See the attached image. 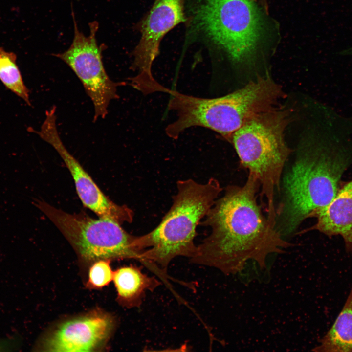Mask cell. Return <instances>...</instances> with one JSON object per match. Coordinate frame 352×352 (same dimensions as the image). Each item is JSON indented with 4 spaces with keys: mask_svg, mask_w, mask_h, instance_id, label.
<instances>
[{
    "mask_svg": "<svg viewBox=\"0 0 352 352\" xmlns=\"http://www.w3.org/2000/svg\"><path fill=\"white\" fill-rule=\"evenodd\" d=\"M260 183L248 173L242 186L228 185L200 222L210 233L198 245L192 263L215 268L225 275L242 271L248 261L266 268L270 254L285 253L293 244L263 214Z\"/></svg>",
    "mask_w": 352,
    "mask_h": 352,
    "instance_id": "1",
    "label": "cell"
},
{
    "mask_svg": "<svg viewBox=\"0 0 352 352\" xmlns=\"http://www.w3.org/2000/svg\"><path fill=\"white\" fill-rule=\"evenodd\" d=\"M300 149L283 177V198L276 208V227L283 237L330 202L352 165V135L339 128L327 127Z\"/></svg>",
    "mask_w": 352,
    "mask_h": 352,
    "instance_id": "2",
    "label": "cell"
},
{
    "mask_svg": "<svg viewBox=\"0 0 352 352\" xmlns=\"http://www.w3.org/2000/svg\"><path fill=\"white\" fill-rule=\"evenodd\" d=\"M169 93V109L176 116L166 128L169 137L176 139L186 129L198 126L213 130L228 141L253 117L277 108L284 94L281 87L266 75L217 98H200L174 91Z\"/></svg>",
    "mask_w": 352,
    "mask_h": 352,
    "instance_id": "3",
    "label": "cell"
},
{
    "mask_svg": "<svg viewBox=\"0 0 352 352\" xmlns=\"http://www.w3.org/2000/svg\"><path fill=\"white\" fill-rule=\"evenodd\" d=\"M169 211L153 230L139 236L144 251V266L154 273L159 267L166 271L178 256L194 257L197 227L223 190L219 181L210 178L204 183L192 179L178 180Z\"/></svg>",
    "mask_w": 352,
    "mask_h": 352,
    "instance_id": "4",
    "label": "cell"
},
{
    "mask_svg": "<svg viewBox=\"0 0 352 352\" xmlns=\"http://www.w3.org/2000/svg\"><path fill=\"white\" fill-rule=\"evenodd\" d=\"M291 117V110L286 108L262 112L245 122L229 140L241 165L258 180L261 204L273 222L276 218L275 193L280 189L282 172L291 152L285 140Z\"/></svg>",
    "mask_w": 352,
    "mask_h": 352,
    "instance_id": "5",
    "label": "cell"
},
{
    "mask_svg": "<svg viewBox=\"0 0 352 352\" xmlns=\"http://www.w3.org/2000/svg\"><path fill=\"white\" fill-rule=\"evenodd\" d=\"M194 30L233 63L254 59L263 34L256 0H202L193 12Z\"/></svg>",
    "mask_w": 352,
    "mask_h": 352,
    "instance_id": "6",
    "label": "cell"
},
{
    "mask_svg": "<svg viewBox=\"0 0 352 352\" xmlns=\"http://www.w3.org/2000/svg\"><path fill=\"white\" fill-rule=\"evenodd\" d=\"M36 205L59 229L83 261L132 259L144 264L139 236L126 232L118 221L70 214L44 201H38Z\"/></svg>",
    "mask_w": 352,
    "mask_h": 352,
    "instance_id": "7",
    "label": "cell"
},
{
    "mask_svg": "<svg viewBox=\"0 0 352 352\" xmlns=\"http://www.w3.org/2000/svg\"><path fill=\"white\" fill-rule=\"evenodd\" d=\"M72 16L74 24L72 42L65 51L52 55L67 65L81 81L92 102L95 122L106 116L110 102L119 98L117 87L125 83L112 81L105 69L102 52L105 46L104 44L98 45L96 38L98 22L94 21L89 23L90 32L85 36L78 28L72 8Z\"/></svg>",
    "mask_w": 352,
    "mask_h": 352,
    "instance_id": "8",
    "label": "cell"
},
{
    "mask_svg": "<svg viewBox=\"0 0 352 352\" xmlns=\"http://www.w3.org/2000/svg\"><path fill=\"white\" fill-rule=\"evenodd\" d=\"M185 0H155L140 23L141 38L133 52L132 67L138 74L130 85L144 94L161 91L163 87L154 79L152 67L159 54L160 42L171 29L187 19Z\"/></svg>",
    "mask_w": 352,
    "mask_h": 352,
    "instance_id": "9",
    "label": "cell"
},
{
    "mask_svg": "<svg viewBox=\"0 0 352 352\" xmlns=\"http://www.w3.org/2000/svg\"><path fill=\"white\" fill-rule=\"evenodd\" d=\"M56 111V106L47 110L40 130L35 132L51 145L64 161L83 204L100 217L110 218L120 223L132 222L133 211L126 205H119L107 198L66 148L57 130Z\"/></svg>",
    "mask_w": 352,
    "mask_h": 352,
    "instance_id": "10",
    "label": "cell"
},
{
    "mask_svg": "<svg viewBox=\"0 0 352 352\" xmlns=\"http://www.w3.org/2000/svg\"><path fill=\"white\" fill-rule=\"evenodd\" d=\"M114 326L110 314L93 310L60 323L36 348L51 352L92 351L106 343Z\"/></svg>",
    "mask_w": 352,
    "mask_h": 352,
    "instance_id": "11",
    "label": "cell"
},
{
    "mask_svg": "<svg viewBox=\"0 0 352 352\" xmlns=\"http://www.w3.org/2000/svg\"><path fill=\"white\" fill-rule=\"evenodd\" d=\"M312 217L317 222L309 230H317L329 236L340 235L346 250L352 251V179L339 188L334 198Z\"/></svg>",
    "mask_w": 352,
    "mask_h": 352,
    "instance_id": "12",
    "label": "cell"
},
{
    "mask_svg": "<svg viewBox=\"0 0 352 352\" xmlns=\"http://www.w3.org/2000/svg\"><path fill=\"white\" fill-rule=\"evenodd\" d=\"M113 280L118 301L127 308L140 307L147 292L153 291L161 285L157 279L145 274L133 264L116 269Z\"/></svg>",
    "mask_w": 352,
    "mask_h": 352,
    "instance_id": "13",
    "label": "cell"
},
{
    "mask_svg": "<svg viewBox=\"0 0 352 352\" xmlns=\"http://www.w3.org/2000/svg\"><path fill=\"white\" fill-rule=\"evenodd\" d=\"M314 352H352V286L345 303L333 325L319 340Z\"/></svg>",
    "mask_w": 352,
    "mask_h": 352,
    "instance_id": "14",
    "label": "cell"
},
{
    "mask_svg": "<svg viewBox=\"0 0 352 352\" xmlns=\"http://www.w3.org/2000/svg\"><path fill=\"white\" fill-rule=\"evenodd\" d=\"M0 80L5 87L31 105L29 90L16 64V56L0 47Z\"/></svg>",
    "mask_w": 352,
    "mask_h": 352,
    "instance_id": "15",
    "label": "cell"
},
{
    "mask_svg": "<svg viewBox=\"0 0 352 352\" xmlns=\"http://www.w3.org/2000/svg\"><path fill=\"white\" fill-rule=\"evenodd\" d=\"M113 275L110 260H97L89 268L87 286L92 289H100L109 284L113 279Z\"/></svg>",
    "mask_w": 352,
    "mask_h": 352,
    "instance_id": "16",
    "label": "cell"
},
{
    "mask_svg": "<svg viewBox=\"0 0 352 352\" xmlns=\"http://www.w3.org/2000/svg\"><path fill=\"white\" fill-rule=\"evenodd\" d=\"M19 341L15 338L0 340V352L15 351L19 348Z\"/></svg>",
    "mask_w": 352,
    "mask_h": 352,
    "instance_id": "17",
    "label": "cell"
},
{
    "mask_svg": "<svg viewBox=\"0 0 352 352\" xmlns=\"http://www.w3.org/2000/svg\"><path fill=\"white\" fill-rule=\"evenodd\" d=\"M260 1L264 7H267L266 0H260Z\"/></svg>",
    "mask_w": 352,
    "mask_h": 352,
    "instance_id": "18",
    "label": "cell"
}]
</instances>
